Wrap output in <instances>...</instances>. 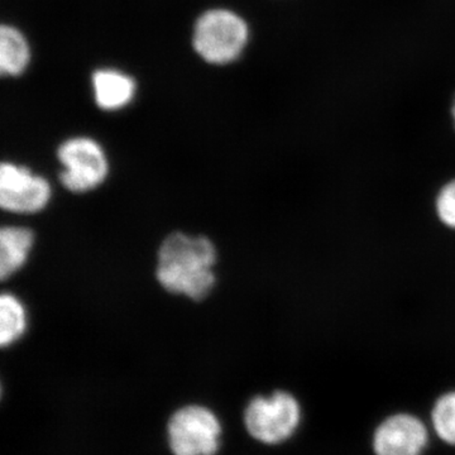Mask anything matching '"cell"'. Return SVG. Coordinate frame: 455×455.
I'll list each match as a JSON object with an SVG mask.
<instances>
[{"label":"cell","instance_id":"7c38bea8","mask_svg":"<svg viewBox=\"0 0 455 455\" xmlns=\"http://www.w3.org/2000/svg\"><path fill=\"white\" fill-rule=\"evenodd\" d=\"M431 419L440 438L455 445V390L443 394L436 400Z\"/></svg>","mask_w":455,"mask_h":455},{"label":"cell","instance_id":"6da1fadb","mask_svg":"<svg viewBox=\"0 0 455 455\" xmlns=\"http://www.w3.org/2000/svg\"><path fill=\"white\" fill-rule=\"evenodd\" d=\"M217 247L208 236L173 232L158 248L156 280L167 292L202 301L217 283Z\"/></svg>","mask_w":455,"mask_h":455},{"label":"cell","instance_id":"9c48e42d","mask_svg":"<svg viewBox=\"0 0 455 455\" xmlns=\"http://www.w3.org/2000/svg\"><path fill=\"white\" fill-rule=\"evenodd\" d=\"M95 101L100 109L119 110L131 103L136 84L128 75L112 68H103L92 75Z\"/></svg>","mask_w":455,"mask_h":455},{"label":"cell","instance_id":"ba28073f","mask_svg":"<svg viewBox=\"0 0 455 455\" xmlns=\"http://www.w3.org/2000/svg\"><path fill=\"white\" fill-rule=\"evenodd\" d=\"M35 245L31 228L5 226L0 230V278L8 280L26 265Z\"/></svg>","mask_w":455,"mask_h":455},{"label":"cell","instance_id":"52a82bcc","mask_svg":"<svg viewBox=\"0 0 455 455\" xmlns=\"http://www.w3.org/2000/svg\"><path fill=\"white\" fill-rule=\"evenodd\" d=\"M427 443V427L416 416L396 414L379 425L373 448L377 455H420Z\"/></svg>","mask_w":455,"mask_h":455},{"label":"cell","instance_id":"277c9868","mask_svg":"<svg viewBox=\"0 0 455 455\" xmlns=\"http://www.w3.org/2000/svg\"><path fill=\"white\" fill-rule=\"evenodd\" d=\"M300 420V403L286 391L256 396L245 407L244 423L248 433L266 444H278L289 439Z\"/></svg>","mask_w":455,"mask_h":455},{"label":"cell","instance_id":"5bb4252c","mask_svg":"<svg viewBox=\"0 0 455 455\" xmlns=\"http://www.w3.org/2000/svg\"><path fill=\"white\" fill-rule=\"evenodd\" d=\"M451 119H453L454 128H455V98H454L453 103H451Z\"/></svg>","mask_w":455,"mask_h":455},{"label":"cell","instance_id":"8fae6325","mask_svg":"<svg viewBox=\"0 0 455 455\" xmlns=\"http://www.w3.org/2000/svg\"><path fill=\"white\" fill-rule=\"evenodd\" d=\"M28 316L25 304L14 293L0 296V346L8 348L25 335Z\"/></svg>","mask_w":455,"mask_h":455},{"label":"cell","instance_id":"30bf717a","mask_svg":"<svg viewBox=\"0 0 455 455\" xmlns=\"http://www.w3.org/2000/svg\"><path fill=\"white\" fill-rule=\"evenodd\" d=\"M31 60V50L22 32L12 26L0 29V71L8 76H18L26 70Z\"/></svg>","mask_w":455,"mask_h":455},{"label":"cell","instance_id":"7a4b0ae2","mask_svg":"<svg viewBox=\"0 0 455 455\" xmlns=\"http://www.w3.org/2000/svg\"><path fill=\"white\" fill-rule=\"evenodd\" d=\"M250 28L241 16L228 9H212L197 20L194 47L209 64L226 65L243 53Z\"/></svg>","mask_w":455,"mask_h":455},{"label":"cell","instance_id":"5b68a950","mask_svg":"<svg viewBox=\"0 0 455 455\" xmlns=\"http://www.w3.org/2000/svg\"><path fill=\"white\" fill-rule=\"evenodd\" d=\"M167 431L175 455H215L220 449V423L206 407L188 405L178 410L171 416Z\"/></svg>","mask_w":455,"mask_h":455},{"label":"cell","instance_id":"3957f363","mask_svg":"<svg viewBox=\"0 0 455 455\" xmlns=\"http://www.w3.org/2000/svg\"><path fill=\"white\" fill-rule=\"evenodd\" d=\"M57 158L62 164L60 182L70 193H90L101 187L109 175V161L103 147L89 137L65 140L57 149Z\"/></svg>","mask_w":455,"mask_h":455},{"label":"cell","instance_id":"8992f818","mask_svg":"<svg viewBox=\"0 0 455 455\" xmlns=\"http://www.w3.org/2000/svg\"><path fill=\"white\" fill-rule=\"evenodd\" d=\"M52 188L44 176L22 164L3 163L0 167V206L13 214H36L47 208Z\"/></svg>","mask_w":455,"mask_h":455},{"label":"cell","instance_id":"4fadbf2b","mask_svg":"<svg viewBox=\"0 0 455 455\" xmlns=\"http://www.w3.org/2000/svg\"><path fill=\"white\" fill-rule=\"evenodd\" d=\"M434 215L440 226L455 233V178L443 182L434 196Z\"/></svg>","mask_w":455,"mask_h":455}]
</instances>
